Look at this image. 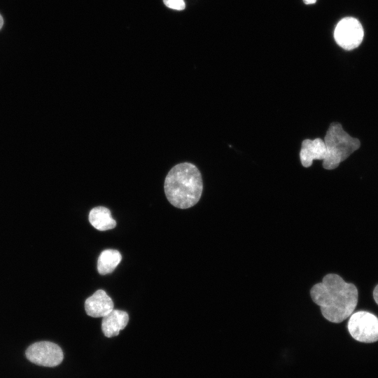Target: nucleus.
<instances>
[{"instance_id": "f8f14e48", "label": "nucleus", "mask_w": 378, "mask_h": 378, "mask_svg": "<svg viewBox=\"0 0 378 378\" xmlns=\"http://www.w3.org/2000/svg\"><path fill=\"white\" fill-rule=\"evenodd\" d=\"M164 5L172 9L182 10L186 8L183 0H163Z\"/></svg>"}, {"instance_id": "2eb2a0df", "label": "nucleus", "mask_w": 378, "mask_h": 378, "mask_svg": "<svg viewBox=\"0 0 378 378\" xmlns=\"http://www.w3.org/2000/svg\"><path fill=\"white\" fill-rule=\"evenodd\" d=\"M3 24H4V20H3L2 16L0 14V29H1Z\"/></svg>"}, {"instance_id": "4468645a", "label": "nucleus", "mask_w": 378, "mask_h": 378, "mask_svg": "<svg viewBox=\"0 0 378 378\" xmlns=\"http://www.w3.org/2000/svg\"><path fill=\"white\" fill-rule=\"evenodd\" d=\"M306 4H313L316 3V0H303Z\"/></svg>"}, {"instance_id": "423d86ee", "label": "nucleus", "mask_w": 378, "mask_h": 378, "mask_svg": "<svg viewBox=\"0 0 378 378\" xmlns=\"http://www.w3.org/2000/svg\"><path fill=\"white\" fill-rule=\"evenodd\" d=\"M363 28L360 22L351 17L342 19L336 25L334 38L343 49L350 50L356 48L363 39Z\"/></svg>"}, {"instance_id": "9b49d317", "label": "nucleus", "mask_w": 378, "mask_h": 378, "mask_svg": "<svg viewBox=\"0 0 378 378\" xmlns=\"http://www.w3.org/2000/svg\"><path fill=\"white\" fill-rule=\"evenodd\" d=\"M120 253L115 249L103 251L97 260V270L100 274H107L115 269L121 261Z\"/></svg>"}, {"instance_id": "9d476101", "label": "nucleus", "mask_w": 378, "mask_h": 378, "mask_svg": "<svg viewBox=\"0 0 378 378\" xmlns=\"http://www.w3.org/2000/svg\"><path fill=\"white\" fill-rule=\"evenodd\" d=\"M88 218L90 224L100 231L111 230L116 226V221L112 218L111 211L104 206L92 208Z\"/></svg>"}, {"instance_id": "f257e3e1", "label": "nucleus", "mask_w": 378, "mask_h": 378, "mask_svg": "<svg viewBox=\"0 0 378 378\" xmlns=\"http://www.w3.org/2000/svg\"><path fill=\"white\" fill-rule=\"evenodd\" d=\"M314 303L320 307L323 316L339 323L354 312L358 298L356 286L346 282L340 275L328 274L309 290Z\"/></svg>"}, {"instance_id": "20e7f679", "label": "nucleus", "mask_w": 378, "mask_h": 378, "mask_svg": "<svg viewBox=\"0 0 378 378\" xmlns=\"http://www.w3.org/2000/svg\"><path fill=\"white\" fill-rule=\"evenodd\" d=\"M349 317L347 328L354 340L364 343L378 341V318L374 314L359 311Z\"/></svg>"}, {"instance_id": "ddd939ff", "label": "nucleus", "mask_w": 378, "mask_h": 378, "mask_svg": "<svg viewBox=\"0 0 378 378\" xmlns=\"http://www.w3.org/2000/svg\"><path fill=\"white\" fill-rule=\"evenodd\" d=\"M373 298L375 302L378 304V285L375 286L373 291Z\"/></svg>"}, {"instance_id": "f03ea898", "label": "nucleus", "mask_w": 378, "mask_h": 378, "mask_svg": "<svg viewBox=\"0 0 378 378\" xmlns=\"http://www.w3.org/2000/svg\"><path fill=\"white\" fill-rule=\"evenodd\" d=\"M164 189L167 199L175 207H192L202 196L203 183L201 173L190 162L177 164L167 174Z\"/></svg>"}, {"instance_id": "1a4fd4ad", "label": "nucleus", "mask_w": 378, "mask_h": 378, "mask_svg": "<svg viewBox=\"0 0 378 378\" xmlns=\"http://www.w3.org/2000/svg\"><path fill=\"white\" fill-rule=\"evenodd\" d=\"M129 321L128 314L122 310L113 309L106 316L102 317V330L106 337L117 336L123 330Z\"/></svg>"}, {"instance_id": "6e6552de", "label": "nucleus", "mask_w": 378, "mask_h": 378, "mask_svg": "<svg viewBox=\"0 0 378 378\" xmlns=\"http://www.w3.org/2000/svg\"><path fill=\"white\" fill-rule=\"evenodd\" d=\"M326 147L321 138L307 139L302 141L300 151V160L302 165L309 167L314 160H323L326 158Z\"/></svg>"}, {"instance_id": "7ed1b4c3", "label": "nucleus", "mask_w": 378, "mask_h": 378, "mask_svg": "<svg viewBox=\"0 0 378 378\" xmlns=\"http://www.w3.org/2000/svg\"><path fill=\"white\" fill-rule=\"evenodd\" d=\"M323 141L327 153L323 160V167L328 170L337 168L360 146V141L351 137L339 122L330 125Z\"/></svg>"}, {"instance_id": "39448f33", "label": "nucleus", "mask_w": 378, "mask_h": 378, "mask_svg": "<svg viewBox=\"0 0 378 378\" xmlns=\"http://www.w3.org/2000/svg\"><path fill=\"white\" fill-rule=\"evenodd\" d=\"M27 358L34 364L44 367H55L64 358L62 349L57 344L41 341L31 344L25 351Z\"/></svg>"}, {"instance_id": "0eeeda50", "label": "nucleus", "mask_w": 378, "mask_h": 378, "mask_svg": "<svg viewBox=\"0 0 378 378\" xmlns=\"http://www.w3.org/2000/svg\"><path fill=\"white\" fill-rule=\"evenodd\" d=\"M85 309L91 317H104L113 309V302L104 290H97L86 299Z\"/></svg>"}]
</instances>
